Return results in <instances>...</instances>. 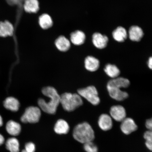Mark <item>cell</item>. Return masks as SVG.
Instances as JSON below:
<instances>
[{
    "mask_svg": "<svg viewBox=\"0 0 152 152\" xmlns=\"http://www.w3.org/2000/svg\"><path fill=\"white\" fill-rule=\"evenodd\" d=\"M43 94L49 99L47 102L43 99H39L38 103L41 109L45 113L54 114L56 113L57 107L60 104V96L56 89L52 87H47L43 88Z\"/></svg>",
    "mask_w": 152,
    "mask_h": 152,
    "instance_id": "6da1fadb",
    "label": "cell"
},
{
    "mask_svg": "<svg viewBox=\"0 0 152 152\" xmlns=\"http://www.w3.org/2000/svg\"><path fill=\"white\" fill-rule=\"evenodd\" d=\"M73 137L77 141L84 144L94 140V132L89 123L83 122L77 125L74 128Z\"/></svg>",
    "mask_w": 152,
    "mask_h": 152,
    "instance_id": "7a4b0ae2",
    "label": "cell"
},
{
    "mask_svg": "<svg viewBox=\"0 0 152 152\" xmlns=\"http://www.w3.org/2000/svg\"><path fill=\"white\" fill-rule=\"evenodd\" d=\"M60 104L66 111H74L83 104V100L79 94L65 93L60 96Z\"/></svg>",
    "mask_w": 152,
    "mask_h": 152,
    "instance_id": "3957f363",
    "label": "cell"
},
{
    "mask_svg": "<svg viewBox=\"0 0 152 152\" xmlns=\"http://www.w3.org/2000/svg\"><path fill=\"white\" fill-rule=\"evenodd\" d=\"M77 92L81 97L85 99L93 105L96 106L99 104L100 99L97 90L93 86L80 89Z\"/></svg>",
    "mask_w": 152,
    "mask_h": 152,
    "instance_id": "277c9868",
    "label": "cell"
},
{
    "mask_svg": "<svg viewBox=\"0 0 152 152\" xmlns=\"http://www.w3.org/2000/svg\"><path fill=\"white\" fill-rule=\"evenodd\" d=\"M41 116L40 109L35 106L28 107L21 117V121L24 123H35L39 121Z\"/></svg>",
    "mask_w": 152,
    "mask_h": 152,
    "instance_id": "5b68a950",
    "label": "cell"
},
{
    "mask_svg": "<svg viewBox=\"0 0 152 152\" xmlns=\"http://www.w3.org/2000/svg\"><path fill=\"white\" fill-rule=\"evenodd\" d=\"M107 88L111 97L118 101H122L128 98V93L123 91L119 87L107 86Z\"/></svg>",
    "mask_w": 152,
    "mask_h": 152,
    "instance_id": "8992f818",
    "label": "cell"
},
{
    "mask_svg": "<svg viewBox=\"0 0 152 152\" xmlns=\"http://www.w3.org/2000/svg\"><path fill=\"white\" fill-rule=\"evenodd\" d=\"M110 114L112 118L119 122H121L126 118V110L121 105L112 106L110 110Z\"/></svg>",
    "mask_w": 152,
    "mask_h": 152,
    "instance_id": "52a82bcc",
    "label": "cell"
},
{
    "mask_svg": "<svg viewBox=\"0 0 152 152\" xmlns=\"http://www.w3.org/2000/svg\"><path fill=\"white\" fill-rule=\"evenodd\" d=\"M121 129L124 134L128 135L135 132L138 129V126L132 119L126 118L121 121Z\"/></svg>",
    "mask_w": 152,
    "mask_h": 152,
    "instance_id": "ba28073f",
    "label": "cell"
},
{
    "mask_svg": "<svg viewBox=\"0 0 152 152\" xmlns=\"http://www.w3.org/2000/svg\"><path fill=\"white\" fill-rule=\"evenodd\" d=\"M109 39L107 36L96 33L92 36V42L95 47L99 49H103L107 46Z\"/></svg>",
    "mask_w": 152,
    "mask_h": 152,
    "instance_id": "9c48e42d",
    "label": "cell"
},
{
    "mask_svg": "<svg viewBox=\"0 0 152 152\" xmlns=\"http://www.w3.org/2000/svg\"><path fill=\"white\" fill-rule=\"evenodd\" d=\"M98 124L99 128L104 131L111 130L113 126V121L110 116L106 114H103L99 118Z\"/></svg>",
    "mask_w": 152,
    "mask_h": 152,
    "instance_id": "30bf717a",
    "label": "cell"
},
{
    "mask_svg": "<svg viewBox=\"0 0 152 152\" xmlns=\"http://www.w3.org/2000/svg\"><path fill=\"white\" fill-rule=\"evenodd\" d=\"M14 28L8 21L0 22V37H5L14 34Z\"/></svg>",
    "mask_w": 152,
    "mask_h": 152,
    "instance_id": "8fae6325",
    "label": "cell"
},
{
    "mask_svg": "<svg viewBox=\"0 0 152 152\" xmlns=\"http://www.w3.org/2000/svg\"><path fill=\"white\" fill-rule=\"evenodd\" d=\"M128 35L131 41L139 42L143 37L144 33L141 28L138 26H134L129 28Z\"/></svg>",
    "mask_w": 152,
    "mask_h": 152,
    "instance_id": "7c38bea8",
    "label": "cell"
},
{
    "mask_svg": "<svg viewBox=\"0 0 152 152\" xmlns=\"http://www.w3.org/2000/svg\"><path fill=\"white\" fill-rule=\"evenodd\" d=\"M100 62L97 58L93 56H89L86 58L85 66L87 71L94 72L97 71L99 67Z\"/></svg>",
    "mask_w": 152,
    "mask_h": 152,
    "instance_id": "4fadbf2b",
    "label": "cell"
},
{
    "mask_svg": "<svg viewBox=\"0 0 152 152\" xmlns=\"http://www.w3.org/2000/svg\"><path fill=\"white\" fill-rule=\"evenodd\" d=\"M6 130L8 134L13 136L18 135L21 130L20 124L12 120L9 121L6 125Z\"/></svg>",
    "mask_w": 152,
    "mask_h": 152,
    "instance_id": "5bb4252c",
    "label": "cell"
},
{
    "mask_svg": "<svg viewBox=\"0 0 152 152\" xmlns=\"http://www.w3.org/2000/svg\"><path fill=\"white\" fill-rule=\"evenodd\" d=\"M3 106L7 110L16 112L18 111L20 108V103L17 99L10 96L5 99L3 102Z\"/></svg>",
    "mask_w": 152,
    "mask_h": 152,
    "instance_id": "9a60e30c",
    "label": "cell"
},
{
    "mask_svg": "<svg viewBox=\"0 0 152 152\" xmlns=\"http://www.w3.org/2000/svg\"><path fill=\"white\" fill-rule=\"evenodd\" d=\"M55 45L59 51L65 52L68 51L71 47V43L67 38L64 36H60L56 39Z\"/></svg>",
    "mask_w": 152,
    "mask_h": 152,
    "instance_id": "2e32d148",
    "label": "cell"
},
{
    "mask_svg": "<svg viewBox=\"0 0 152 152\" xmlns=\"http://www.w3.org/2000/svg\"><path fill=\"white\" fill-rule=\"evenodd\" d=\"M130 85V81L128 79L122 77H117L109 81L107 86L119 87V88H126Z\"/></svg>",
    "mask_w": 152,
    "mask_h": 152,
    "instance_id": "e0dca14e",
    "label": "cell"
},
{
    "mask_svg": "<svg viewBox=\"0 0 152 152\" xmlns=\"http://www.w3.org/2000/svg\"><path fill=\"white\" fill-rule=\"evenodd\" d=\"M23 7L26 12L29 13H37L39 9V1L38 0H25Z\"/></svg>",
    "mask_w": 152,
    "mask_h": 152,
    "instance_id": "ac0fdd59",
    "label": "cell"
},
{
    "mask_svg": "<svg viewBox=\"0 0 152 152\" xmlns=\"http://www.w3.org/2000/svg\"><path fill=\"white\" fill-rule=\"evenodd\" d=\"M113 36L115 41L118 42H122L127 39L128 33L125 28L120 26L114 30Z\"/></svg>",
    "mask_w": 152,
    "mask_h": 152,
    "instance_id": "d6986e66",
    "label": "cell"
},
{
    "mask_svg": "<svg viewBox=\"0 0 152 152\" xmlns=\"http://www.w3.org/2000/svg\"><path fill=\"white\" fill-rule=\"evenodd\" d=\"M86 37L85 34L83 31L80 30H77L71 33L70 39L73 44L80 45L84 43Z\"/></svg>",
    "mask_w": 152,
    "mask_h": 152,
    "instance_id": "ffe728a7",
    "label": "cell"
},
{
    "mask_svg": "<svg viewBox=\"0 0 152 152\" xmlns=\"http://www.w3.org/2000/svg\"><path fill=\"white\" fill-rule=\"evenodd\" d=\"M54 130L57 134H66L69 132V126L65 121L63 119H59L55 124Z\"/></svg>",
    "mask_w": 152,
    "mask_h": 152,
    "instance_id": "44dd1931",
    "label": "cell"
},
{
    "mask_svg": "<svg viewBox=\"0 0 152 152\" xmlns=\"http://www.w3.org/2000/svg\"><path fill=\"white\" fill-rule=\"evenodd\" d=\"M39 23L40 27L45 30L50 28L53 25L52 18L47 14H43L39 16Z\"/></svg>",
    "mask_w": 152,
    "mask_h": 152,
    "instance_id": "7402d4cb",
    "label": "cell"
},
{
    "mask_svg": "<svg viewBox=\"0 0 152 152\" xmlns=\"http://www.w3.org/2000/svg\"><path fill=\"white\" fill-rule=\"evenodd\" d=\"M6 148L10 152H19L20 151V142L15 137L7 139L5 143Z\"/></svg>",
    "mask_w": 152,
    "mask_h": 152,
    "instance_id": "603a6c76",
    "label": "cell"
},
{
    "mask_svg": "<svg viewBox=\"0 0 152 152\" xmlns=\"http://www.w3.org/2000/svg\"><path fill=\"white\" fill-rule=\"evenodd\" d=\"M104 71L106 75L113 79L118 77L120 74L119 68L114 64H108L104 68Z\"/></svg>",
    "mask_w": 152,
    "mask_h": 152,
    "instance_id": "cb8c5ba5",
    "label": "cell"
},
{
    "mask_svg": "<svg viewBox=\"0 0 152 152\" xmlns=\"http://www.w3.org/2000/svg\"><path fill=\"white\" fill-rule=\"evenodd\" d=\"M83 144V148L86 152H98L97 146L93 141L87 142Z\"/></svg>",
    "mask_w": 152,
    "mask_h": 152,
    "instance_id": "d4e9b609",
    "label": "cell"
},
{
    "mask_svg": "<svg viewBox=\"0 0 152 152\" xmlns=\"http://www.w3.org/2000/svg\"><path fill=\"white\" fill-rule=\"evenodd\" d=\"M35 144L32 142H28L26 144L25 149L23 150L22 152H35Z\"/></svg>",
    "mask_w": 152,
    "mask_h": 152,
    "instance_id": "484cf974",
    "label": "cell"
},
{
    "mask_svg": "<svg viewBox=\"0 0 152 152\" xmlns=\"http://www.w3.org/2000/svg\"><path fill=\"white\" fill-rule=\"evenodd\" d=\"M144 138L145 139V142L152 143V132L151 130H148L144 134Z\"/></svg>",
    "mask_w": 152,
    "mask_h": 152,
    "instance_id": "4316f807",
    "label": "cell"
},
{
    "mask_svg": "<svg viewBox=\"0 0 152 152\" xmlns=\"http://www.w3.org/2000/svg\"><path fill=\"white\" fill-rule=\"evenodd\" d=\"M7 3L10 5L18 4L21 3L25 0H7Z\"/></svg>",
    "mask_w": 152,
    "mask_h": 152,
    "instance_id": "83f0119b",
    "label": "cell"
},
{
    "mask_svg": "<svg viewBox=\"0 0 152 152\" xmlns=\"http://www.w3.org/2000/svg\"><path fill=\"white\" fill-rule=\"evenodd\" d=\"M145 126L149 130H152V121L151 119H148L146 121Z\"/></svg>",
    "mask_w": 152,
    "mask_h": 152,
    "instance_id": "f1b7e54d",
    "label": "cell"
},
{
    "mask_svg": "<svg viewBox=\"0 0 152 152\" xmlns=\"http://www.w3.org/2000/svg\"><path fill=\"white\" fill-rule=\"evenodd\" d=\"M5 138L2 134H0V146L2 145L5 142Z\"/></svg>",
    "mask_w": 152,
    "mask_h": 152,
    "instance_id": "f546056e",
    "label": "cell"
},
{
    "mask_svg": "<svg viewBox=\"0 0 152 152\" xmlns=\"http://www.w3.org/2000/svg\"><path fill=\"white\" fill-rule=\"evenodd\" d=\"M148 67L151 69H152V58L151 57L149 58L148 62Z\"/></svg>",
    "mask_w": 152,
    "mask_h": 152,
    "instance_id": "4dcf8cb0",
    "label": "cell"
},
{
    "mask_svg": "<svg viewBox=\"0 0 152 152\" xmlns=\"http://www.w3.org/2000/svg\"><path fill=\"white\" fill-rule=\"evenodd\" d=\"M3 121L2 117L0 115V127L3 126Z\"/></svg>",
    "mask_w": 152,
    "mask_h": 152,
    "instance_id": "1f68e13d",
    "label": "cell"
}]
</instances>
